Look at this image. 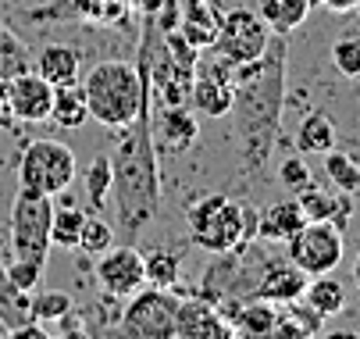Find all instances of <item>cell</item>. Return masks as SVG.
<instances>
[{
  "label": "cell",
  "instance_id": "83f0119b",
  "mask_svg": "<svg viewBox=\"0 0 360 339\" xmlns=\"http://www.w3.org/2000/svg\"><path fill=\"white\" fill-rule=\"evenodd\" d=\"M111 247H115V225L108 218H100V215H86L82 232H79V250L86 257H100Z\"/></svg>",
  "mask_w": 360,
  "mask_h": 339
},
{
  "label": "cell",
  "instance_id": "ffe728a7",
  "mask_svg": "<svg viewBox=\"0 0 360 339\" xmlns=\"http://www.w3.org/2000/svg\"><path fill=\"white\" fill-rule=\"evenodd\" d=\"M303 300L311 304L321 318H339L346 311V286L332 271L311 275V279H307V286H303Z\"/></svg>",
  "mask_w": 360,
  "mask_h": 339
},
{
  "label": "cell",
  "instance_id": "ba28073f",
  "mask_svg": "<svg viewBox=\"0 0 360 339\" xmlns=\"http://www.w3.org/2000/svg\"><path fill=\"white\" fill-rule=\"evenodd\" d=\"M342 254V229H335L332 222H307L296 236L285 239V257L307 275L335 271Z\"/></svg>",
  "mask_w": 360,
  "mask_h": 339
},
{
  "label": "cell",
  "instance_id": "30bf717a",
  "mask_svg": "<svg viewBox=\"0 0 360 339\" xmlns=\"http://www.w3.org/2000/svg\"><path fill=\"white\" fill-rule=\"evenodd\" d=\"M4 104H8L11 118H18V122H46L50 104H54V86H50L43 75H36L32 68L18 72V75L8 79Z\"/></svg>",
  "mask_w": 360,
  "mask_h": 339
},
{
  "label": "cell",
  "instance_id": "3957f363",
  "mask_svg": "<svg viewBox=\"0 0 360 339\" xmlns=\"http://www.w3.org/2000/svg\"><path fill=\"white\" fill-rule=\"evenodd\" d=\"M189 218V239L207 250V254H225L232 247L250 243L246 239V204H236L225 193H207L186 211Z\"/></svg>",
  "mask_w": 360,
  "mask_h": 339
},
{
  "label": "cell",
  "instance_id": "e575fe53",
  "mask_svg": "<svg viewBox=\"0 0 360 339\" xmlns=\"http://www.w3.org/2000/svg\"><path fill=\"white\" fill-rule=\"evenodd\" d=\"M353 282H356V289H360V254H356V261H353Z\"/></svg>",
  "mask_w": 360,
  "mask_h": 339
},
{
  "label": "cell",
  "instance_id": "1f68e13d",
  "mask_svg": "<svg viewBox=\"0 0 360 339\" xmlns=\"http://www.w3.org/2000/svg\"><path fill=\"white\" fill-rule=\"evenodd\" d=\"M4 282H8V286H15L18 293H32V289L43 282V264L15 257V261L4 268Z\"/></svg>",
  "mask_w": 360,
  "mask_h": 339
},
{
  "label": "cell",
  "instance_id": "4dcf8cb0",
  "mask_svg": "<svg viewBox=\"0 0 360 339\" xmlns=\"http://www.w3.org/2000/svg\"><path fill=\"white\" fill-rule=\"evenodd\" d=\"M332 65L346 75L360 82V36H342L332 43Z\"/></svg>",
  "mask_w": 360,
  "mask_h": 339
},
{
  "label": "cell",
  "instance_id": "277c9868",
  "mask_svg": "<svg viewBox=\"0 0 360 339\" xmlns=\"http://www.w3.org/2000/svg\"><path fill=\"white\" fill-rule=\"evenodd\" d=\"M75 172H79L75 154L61 139H32L18 158V186L43 193V197L68 193V186L75 182Z\"/></svg>",
  "mask_w": 360,
  "mask_h": 339
},
{
  "label": "cell",
  "instance_id": "9a60e30c",
  "mask_svg": "<svg viewBox=\"0 0 360 339\" xmlns=\"http://www.w3.org/2000/svg\"><path fill=\"white\" fill-rule=\"evenodd\" d=\"M32 72L43 75L50 86H65V82H79L82 72V54L68 43H46L32 54Z\"/></svg>",
  "mask_w": 360,
  "mask_h": 339
},
{
  "label": "cell",
  "instance_id": "8992f818",
  "mask_svg": "<svg viewBox=\"0 0 360 339\" xmlns=\"http://www.w3.org/2000/svg\"><path fill=\"white\" fill-rule=\"evenodd\" d=\"M129 304L122 307L118 328L132 339H172L175 335V311H179V293L172 289H136Z\"/></svg>",
  "mask_w": 360,
  "mask_h": 339
},
{
  "label": "cell",
  "instance_id": "52a82bcc",
  "mask_svg": "<svg viewBox=\"0 0 360 339\" xmlns=\"http://www.w3.org/2000/svg\"><path fill=\"white\" fill-rule=\"evenodd\" d=\"M268 39H271V29L264 25L261 15L253 8H236V11L221 15L218 36L211 43V54H221L232 65H246V61H257L268 51Z\"/></svg>",
  "mask_w": 360,
  "mask_h": 339
},
{
  "label": "cell",
  "instance_id": "44dd1931",
  "mask_svg": "<svg viewBox=\"0 0 360 339\" xmlns=\"http://www.w3.org/2000/svg\"><path fill=\"white\" fill-rule=\"evenodd\" d=\"M50 118L61 129H79L89 122V104H86V89L82 82H65L54 86V104H50Z\"/></svg>",
  "mask_w": 360,
  "mask_h": 339
},
{
  "label": "cell",
  "instance_id": "d6986e66",
  "mask_svg": "<svg viewBox=\"0 0 360 339\" xmlns=\"http://www.w3.org/2000/svg\"><path fill=\"white\" fill-rule=\"evenodd\" d=\"M108 8L111 0H54L46 8L29 11L32 22H50V18H79L86 25H108Z\"/></svg>",
  "mask_w": 360,
  "mask_h": 339
},
{
  "label": "cell",
  "instance_id": "5bb4252c",
  "mask_svg": "<svg viewBox=\"0 0 360 339\" xmlns=\"http://www.w3.org/2000/svg\"><path fill=\"white\" fill-rule=\"evenodd\" d=\"M200 139V122L193 118V111H186V104H161V118H158V147L168 154H182Z\"/></svg>",
  "mask_w": 360,
  "mask_h": 339
},
{
  "label": "cell",
  "instance_id": "2e32d148",
  "mask_svg": "<svg viewBox=\"0 0 360 339\" xmlns=\"http://www.w3.org/2000/svg\"><path fill=\"white\" fill-rule=\"evenodd\" d=\"M186 101L193 104V111L207 115V118H225L232 111V101H236V86L229 79L196 72L193 82H189V96H186Z\"/></svg>",
  "mask_w": 360,
  "mask_h": 339
},
{
  "label": "cell",
  "instance_id": "f546056e",
  "mask_svg": "<svg viewBox=\"0 0 360 339\" xmlns=\"http://www.w3.org/2000/svg\"><path fill=\"white\" fill-rule=\"evenodd\" d=\"M296 204L303 211L307 222H328L332 218V207H335V193L314 186V182H307L300 193H296Z\"/></svg>",
  "mask_w": 360,
  "mask_h": 339
},
{
  "label": "cell",
  "instance_id": "4316f807",
  "mask_svg": "<svg viewBox=\"0 0 360 339\" xmlns=\"http://www.w3.org/2000/svg\"><path fill=\"white\" fill-rule=\"evenodd\" d=\"M29 68H32V51L8 25H0V79H11Z\"/></svg>",
  "mask_w": 360,
  "mask_h": 339
},
{
  "label": "cell",
  "instance_id": "e0dca14e",
  "mask_svg": "<svg viewBox=\"0 0 360 339\" xmlns=\"http://www.w3.org/2000/svg\"><path fill=\"white\" fill-rule=\"evenodd\" d=\"M303 225H307V218H303L296 197H289V200H275L271 207L257 211V236L268 239V243H285V239L296 236Z\"/></svg>",
  "mask_w": 360,
  "mask_h": 339
},
{
  "label": "cell",
  "instance_id": "7c38bea8",
  "mask_svg": "<svg viewBox=\"0 0 360 339\" xmlns=\"http://www.w3.org/2000/svg\"><path fill=\"white\" fill-rule=\"evenodd\" d=\"M307 279H311V275L300 271L289 257H285V261H268V264L261 268V275H257L250 297H261V300H268V304H289V300H300V297H303Z\"/></svg>",
  "mask_w": 360,
  "mask_h": 339
},
{
  "label": "cell",
  "instance_id": "836d02e7",
  "mask_svg": "<svg viewBox=\"0 0 360 339\" xmlns=\"http://www.w3.org/2000/svg\"><path fill=\"white\" fill-rule=\"evenodd\" d=\"M58 325H61L65 335H86V325L79 321V311H75V307H72L65 318H58Z\"/></svg>",
  "mask_w": 360,
  "mask_h": 339
},
{
  "label": "cell",
  "instance_id": "d6a6232c",
  "mask_svg": "<svg viewBox=\"0 0 360 339\" xmlns=\"http://www.w3.org/2000/svg\"><path fill=\"white\" fill-rule=\"evenodd\" d=\"M278 182H282L289 193H300L307 182H314V179H311V168H307V161H303L300 154H292V158H285V161L278 165Z\"/></svg>",
  "mask_w": 360,
  "mask_h": 339
},
{
  "label": "cell",
  "instance_id": "484cf974",
  "mask_svg": "<svg viewBox=\"0 0 360 339\" xmlns=\"http://www.w3.org/2000/svg\"><path fill=\"white\" fill-rule=\"evenodd\" d=\"M325 158V175H328V182L339 189V193H356L360 189V161L353 158V154H342V151H328V154H321Z\"/></svg>",
  "mask_w": 360,
  "mask_h": 339
},
{
  "label": "cell",
  "instance_id": "d4e9b609",
  "mask_svg": "<svg viewBox=\"0 0 360 339\" xmlns=\"http://www.w3.org/2000/svg\"><path fill=\"white\" fill-rule=\"evenodd\" d=\"M82 186H86V200L100 211L104 204H111V154H96L86 172H82Z\"/></svg>",
  "mask_w": 360,
  "mask_h": 339
},
{
  "label": "cell",
  "instance_id": "6da1fadb",
  "mask_svg": "<svg viewBox=\"0 0 360 339\" xmlns=\"http://www.w3.org/2000/svg\"><path fill=\"white\" fill-rule=\"evenodd\" d=\"M285 36L268 39V51L232 68V136H236V158L243 175L264 172L275 151V139L282 129V101H285Z\"/></svg>",
  "mask_w": 360,
  "mask_h": 339
},
{
  "label": "cell",
  "instance_id": "4fadbf2b",
  "mask_svg": "<svg viewBox=\"0 0 360 339\" xmlns=\"http://www.w3.org/2000/svg\"><path fill=\"white\" fill-rule=\"evenodd\" d=\"M221 4L214 0H179V32L196 46V51H211V43L221 25Z\"/></svg>",
  "mask_w": 360,
  "mask_h": 339
},
{
  "label": "cell",
  "instance_id": "7a4b0ae2",
  "mask_svg": "<svg viewBox=\"0 0 360 339\" xmlns=\"http://www.w3.org/2000/svg\"><path fill=\"white\" fill-rule=\"evenodd\" d=\"M150 108L153 101H146L139 115L118 129V151L111 158V204L125 232V243H136L161 207V168Z\"/></svg>",
  "mask_w": 360,
  "mask_h": 339
},
{
  "label": "cell",
  "instance_id": "7402d4cb",
  "mask_svg": "<svg viewBox=\"0 0 360 339\" xmlns=\"http://www.w3.org/2000/svg\"><path fill=\"white\" fill-rule=\"evenodd\" d=\"M335 122L325 115V111H311V115H303L300 129H296V151L300 154H328L335 147Z\"/></svg>",
  "mask_w": 360,
  "mask_h": 339
},
{
  "label": "cell",
  "instance_id": "9c48e42d",
  "mask_svg": "<svg viewBox=\"0 0 360 339\" xmlns=\"http://www.w3.org/2000/svg\"><path fill=\"white\" fill-rule=\"evenodd\" d=\"M93 275L100 282V289L118 300L132 297L139 286H146L143 279V250H136V243H122V247H111L100 257H93Z\"/></svg>",
  "mask_w": 360,
  "mask_h": 339
},
{
  "label": "cell",
  "instance_id": "ac0fdd59",
  "mask_svg": "<svg viewBox=\"0 0 360 339\" xmlns=\"http://www.w3.org/2000/svg\"><path fill=\"white\" fill-rule=\"evenodd\" d=\"M311 0H257V15L264 18V25L275 32V36H289V32H296L303 22H307V15H311Z\"/></svg>",
  "mask_w": 360,
  "mask_h": 339
},
{
  "label": "cell",
  "instance_id": "8d00e7d4",
  "mask_svg": "<svg viewBox=\"0 0 360 339\" xmlns=\"http://www.w3.org/2000/svg\"><path fill=\"white\" fill-rule=\"evenodd\" d=\"M214 4H221V0H214Z\"/></svg>",
  "mask_w": 360,
  "mask_h": 339
},
{
  "label": "cell",
  "instance_id": "8fae6325",
  "mask_svg": "<svg viewBox=\"0 0 360 339\" xmlns=\"http://www.w3.org/2000/svg\"><path fill=\"white\" fill-rule=\"evenodd\" d=\"M175 335L182 339H232V325L218 314L211 300L200 297H182L179 293V311H175Z\"/></svg>",
  "mask_w": 360,
  "mask_h": 339
},
{
  "label": "cell",
  "instance_id": "d590c367",
  "mask_svg": "<svg viewBox=\"0 0 360 339\" xmlns=\"http://www.w3.org/2000/svg\"><path fill=\"white\" fill-rule=\"evenodd\" d=\"M4 96H8V79H0V108H8V104H4Z\"/></svg>",
  "mask_w": 360,
  "mask_h": 339
},
{
  "label": "cell",
  "instance_id": "cb8c5ba5",
  "mask_svg": "<svg viewBox=\"0 0 360 339\" xmlns=\"http://www.w3.org/2000/svg\"><path fill=\"white\" fill-rule=\"evenodd\" d=\"M179 271H182V257L175 250H146L143 254V279L146 286H158V289H172L179 282Z\"/></svg>",
  "mask_w": 360,
  "mask_h": 339
},
{
  "label": "cell",
  "instance_id": "5b68a950",
  "mask_svg": "<svg viewBox=\"0 0 360 339\" xmlns=\"http://www.w3.org/2000/svg\"><path fill=\"white\" fill-rule=\"evenodd\" d=\"M50 218H54V204H50V197L18 186V197L11 204V254L15 257L46 264Z\"/></svg>",
  "mask_w": 360,
  "mask_h": 339
},
{
  "label": "cell",
  "instance_id": "f1b7e54d",
  "mask_svg": "<svg viewBox=\"0 0 360 339\" xmlns=\"http://www.w3.org/2000/svg\"><path fill=\"white\" fill-rule=\"evenodd\" d=\"M72 307H75L72 297L61 293V289H39V293L32 289V293H29V314H32L36 321H58V318H65Z\"/></svg>",
  "mask_w": 360,
  "mask_h": 339
},
{
  "label": "cell",
  "instance_id": "603a6c76",
  "mask_svg": "<svg viewBox=\"0 0 360 339\" xmlns=\"http://www.w3.org/2000/svg\"><path fill=\"white\" fill-rule=\"evenodd\" d=\"M65 197V193H61ZM86 211L75 207L68 197L61 200V207H54V218H50V247L61 250H79V232H82Z\"/></svg>",
  "mask_w": 360,
  "mask_h": 339
}]
</instances>
